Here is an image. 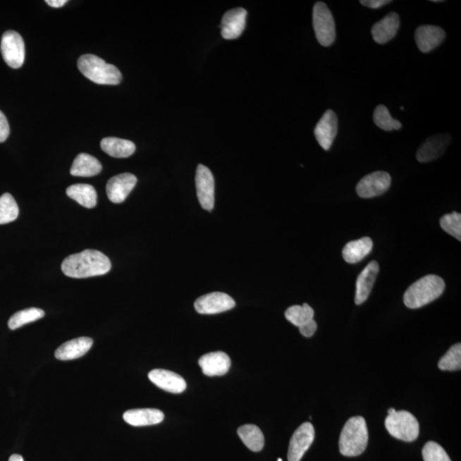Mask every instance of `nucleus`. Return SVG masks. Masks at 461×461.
<instances>
[{"label":"nucleus","instance_id":"1","mask_svg":"<svg viewBox=\"0 0 461 461\" xmlns=\"http://www.w3.org/2000/svg\"><path fill=\"white\" fill-rule=\"evenodd\" d=\"M61 268L68 277L84 278L106 274L110 272L111 262L99 250H86L64 259Z\"/></svg>","mask_w":461,"mask_h":461},{"label":"nucleus","instance_id":"2","mask_svg":"<svg viewBox=\"0 0 461 461\" xmlns=\"http://www.w3.org/2000/svg\"><path fill=\"white\" fill-rule=\"evenodd\" d=\"M445 282L438 275H427L410 286L404 294L403 301L410 309L426 306L442 296Z\"/></svg>","mask_w":461,"mask_h":461},{"label":"nucleus","instance_id":"3","mask_svg":"<svg viewBox=\"0 0 461 461\" xmlns=\"http://www.w3.org/2000/svg\"><path fill=\"white\" fill-rule=\"evenodd\" d=\"M368 430L365 419L361 416L351 418L345 424L339 439V450L343 455L355 457L366 450Z\"/></svg>","mask_w":461,"mask_h":461},{"label":"nucleus","instance_id":"4","mask_svg":"<svg viewBox=\"0 0 461 461\" xmlns=\"http://www.w3.org/2000/svg\"><path fill=\"white\" fill-rule=\"evenodd\" d=\"M78 68L84 76L99 85H118L123 79L120 70L95 55L87 54L78 60Z\"/></svg>","mask_w":461,"mask_h":461},{"label":"nucleus","instance_id":"5","mask_svg":"<svg viewBox=\"0 0 461 461\" xmlns=\"http://www.w3.org/2000/svg\"><path fill=\"white\" fill-rule=\"evenodd\" d=\"M386 427L392 436L404 442H412L418 438L419 434L417 419L407 411H395L388 415Z\"/></svg>","mask_w":461,"mask_h":461},{"label":"nucleus","instance_id":"6","mask_svg":"<svg viewBox=\"0 0 461 461\" xmlns=\"http://www.w3.org/2000/svg\"><path fill=\"white\" fill-rule=\"evenodd\" d=\"M313 25L317 40L323 47H330L336 39V26L333 14L323 2L314 6Z\"/></svg>","mask_w":461,"mask_h":461},{"label":"nucleus","instance_id":"7","mask_svg":"<svg viewBox=\"0 0 461 461\" xmlns=\"http://www.w3.org/2000/svg\"><path fill=\"white\" fill-rule=\"evenodd\" d=\"M1 54L4 60L12 68L23 66L25 60V44L22 36L13 30L6 31L2 36Z\"/></svg>","mask_w":461,"mask_h":461},{"label":"nucleus","instance_id":"8","mask_svg":"<svg viewBox=\"0 0 461 461\" xmlns=\"http://www.w3.org/2000/svg\"><path fill=\"white\" fill-rule=\"evenodd\" d=\"M235 301L223 293H212L197 298L194 307L201 314H216L226 312L235 307Z\"/></svg>","mask_w":461,"mask_h":461},{"label":"nucleus","instance_id":"9","mask_svg":"<svg viewBox=\"0 0 461 461\" xmlns=\"http://www.w3.org/2000/svg\"><path fill=\"white\" fill-rule=\"evenodd\" d=\"M391 177L389 173L378 171L362 178L357 187L359 197L371 198L382 195L389 190Z\"/></svg>","mask_w":461,"mask_h":461},{"label":"nucleus","instance_id":"10","mask_svg":"<svg viewBox=\"0 0 461 461\" xmlns=\"http://www.w3.org/2000/svg\"><path fill=\"white\" fill-rule=\"evenodd\" d=\"M196 188L202 208L211 211L214 206V179L212 172L204 165L199 164L197 168Z\"/></svg>","mask_w":461,"mask_h":461},{"label":"nucleus","instance_id":"11","mask_svg":"<svg viewBox=\"0 0 461 461\" xmlns=\"http://www.w3.org/2000/svg\"><path fill=\"white\" fill-rule=\"evenodd\" d=\"M314 436L315 431L312 424L305 422L299 426L290 439L288 460L300 461L312 445Z\"/></svg>","mask_w":461,"mask_h":461},{"label":"nucleus","instance_id":"12","mask_svg":"<svg viewBox=\"0 0 461 461\" xmlns=\"http://www.w3.org/2000/svg\"><path fill=\"white\" fill-rule=\"evenodd\" d=\"M137 184V178L132 173H124L112 177L106 185V192L112 203H123Z\"/></svg>","mask_w":461,"mask_h":461},{"label":"nucleus","instance_id":"13","mask_svg":"<svg viewBox=\"0 0 461 461\" xmlns=\"http://www.w3.org/2000/svg\"><path fill=\"white\" fill-rule=\"evenodd\" d=\"M452 137L448 133H441L429 137L422 144L416 154L419 163H428L443 156L451 143Z\"/></svg>","mask_w":461,"mask_h":461},{"label":"nucleus","instance_id":"14","mask_svg":"<svg viewBox=\"0 0 461 461\" xmlns=\"http://www.w3.org/2000/svg\"><path fill=\"white\" fill-rule=\"evenodd\" d=\"M338 121L333 111H326L314 128L318 143L325 151H329L338 133Z\"/></svg>","mask_w":461,"mask_h":461},{"label":"nucleus","instance_id":"15","mask_svg":"<svg viewBox=\"0 0 461 461\" xmlns=\"http://www.w3.org/2000/svg\"><path fill=\"white\" fill-rule=\"evenodd\" d=\"M247 11L244 8L230 10L223 16L221 21V35L226 39L240 37L245 27Z\"/></svg>","mask_w":461,"mask_h":461},{"label":"nucleus","instance_id":"16","mask_svg":"<svg viewBox=\"0 0 461 461\" xmlns=\"http://www.w3.org/2000/svg\"><path fill=\"white\" fill-rule=\"evenodd\" d=\"M149 379L160 389L180 394L187 389V383L180 375L164 369H155L149 371Z\"/></svg>","mask_w":461,"mask_h":461},{"label":"nucleus","instance_id":"17","mask_svg":"<svg viewBox=\"0 0 461 461\" xmlns=\"http://www.w3.org/2000/svg\"><path fill=\"white\" fill-rule=\"evenodd\" d=\"M446 37L442 27L434 25L419 26L415 32V42L420 51L424 54L434 50Z\"/></svg>","mask_w":461,"mask_h":461},{"label":"nucleus","instance_id":"18","mask_svg":"<svg viewBox=\"0 0 461 461\" xmlns=\"http://www.w3.org/2000/svg\"><path fill=\"white\" fill-rule=\"evenodd\" d=\"M379 272V264L377 262L373 261L359 273L357 281V290H355V305H362L367 300L371 290H373L374 283L377 280Z\"/></svg>","mask_w":461,"mask_h":461},{"label":"nucleus","instance_id":"19","mask_svg":"<svg viewBox=\"0 0 461 461\" xmlns=\"http://www.w3.org/2000/svg\"><path fill=\"white\" fill-rule=\"evenodd\" d=\"M198 364L205 375L214 377L228 374L230 367V359L224 352H211L203 355Z\"/></svg>","mask_w":461,"mask_h":461},{"label":"nucleus","instance_id":"20","mask_svg":"<svg viewBox=\"0 0 461 461\" xmlns=\"http://www.w3.org/2000/svg\"><path fill=\"white\" fill-rule=\"evenodd\" d=\"M94 345L90 338L82 337L64 343L55 351V357L59 361H71L84 357Z\"/></svg>","mask_w":461,"mask_h":461},{"label":"nucleus","instance_id":"21","mask_svg":"<svg viewBox=\"0 0 461 461\" xmlns=\"http://www.w3.org/2000/svg\"><path fill=\"white\" fill-rule=\"evenodd\" d=\"M399 26V15L395 12L388 14L371 27L374 42L381 44L389 42L398 34Z\"/></svg>","mask_w":461,"mask_h":461},{"label":"nucleus","instance_id":"22","mask_svg":"<svg viewBox=\"0 0 461 461\" xmlns=\"http://www.w3.org/2000/svg\"><path fill=\"white\" fill-rule=\"evenodd\" d=\"M123 419L133 426H153L163 422L164 414L156 408H139L125 412Z\"/></svg>","mask_w":461,"mask_h":461},{"label":"nucleus","instance_id":"23","mask_svg":"<svg viewBox=\"0 0 461 461\" xmlns=\"http://www.w3.org/2000/svg\"><path fill=\"white\" fill-rule=\"evenodd\" d=\"M373 247V240L368 237L349 242L343 250V259L348 264H358L371 253Z\"/></svg>","mask_w":461,"mask_h":461},{"label":"nucleus","instance_id":"24","mask_svg":"<svg viewBox=\"0 0 461 461\" xmlns=\"http://www.w3.org/2000/svg\"><path fill=\"white\" fill-rule=\"evenodd\" d=\"M100 145L105 153L116 159H126L132 156L136 149L132 141L115 137H104Z\"/></svg>","mask_w":461,"mask_h":461},{"label":"nucleus","instance_id":"25","mask_svg":"<svg viewBox=\"0 0 461 461\" xmlns=\"http://www.w3.org/2000/svg\"><path fill=\"white\" fill-rule=\"evenodd\" d=\"M102 171V165L96 157L82 153L76 156L72 164L70 173L74 176L92 177Z\"/></svg>","mask_w":461,"mask_h":461},{"label":"nucleus","instance_id":"26","mask_svg":"<svg viewBox=\"0 0 461 461\" xmlns=\"http://www.w3.org/2000/svg\"><path fill=\"white\" fill-rule=\"evenodd\" d=\"M67 195L83 207L94 208L97 204V192L94 187L87 184H75L67 188Z\"/></svg>","mask_w":461,"mask_h":461},{"label":"nucleus","instance_id":"27","mask_svg":"<svg viewBox=\"0 0 461 461\" xmlns=\"http://www.w3.org/2000/svg\"><path fill=\"white\" fill-rule=\"evenodd\" d=\"M238 434L240 436L242 442L249 450L253 452H259L264 447L265 439L260 428L254 424H245L238 428Z\"/></svg>","mask_w":461,"mask_h":461},{"label":"nucleus","instance_id":"28","mask_svg":"<svg viewBox=\"0 0 461 461\" xmlns=\"http://www.w3.org/2000/svg\"><path fill=\"white\" fill-rule=\"evenodd\" d=\"M44 316V312L38 307H30V309L19 311L12 315L8 322L11 330H17L28 323L35 322Z\"/></svg>","mask_w":461,"mask_h":461},{"label":"nucleus","instance_id":"29","mask_svg":"<svg viewBox=\"0 0 461 461\" xmlns=\"http://www.w3.org/2000/svg\"><path fill=\"white\" fill-rule=\"evenodd\" d=\"M287 321L291 324L300 327L314 319V311L309 305H294L289 307L285 313Z\"/></svg>","mask_w":461,"mask_h":461},{"label":"nucleus","instance_id":"30","mask_svg":"<svg viewBox=\"0 0 461 461\" xmlns=\"http://www.w3.org/2000/svg\"><path fill=\"white\" fill-rule=\"evenodd\" d=\"M19 208L17 202L10 193L0 197V225L11 223L18 219Z\"/></svg>","mask_w":461,"mask_h":461},{"label":"nucleus","instance_id":"31","mask_svg":"<svg viewBox=\"0 0 461 461\" xmlns=\"http://www.w3.org/2000/svg\"><path fill=\"white\" fill-rule=\"evenodd\" d=\"M374 121L375 124L384 131L398 130L402 128V123L392 118L389 110L384 105H379L375 109Z\"/></svg>","mask_w":461,"mask_h":461},{"label":"nucleus","instance_id":"32","mask_svg":"<svg viewBox=\"0 0 461 461\" xmlns=\"http://www.w3.org/2000/svg\"><path fill=\"white\" fill-rule=\"evenodd\" d=\"M438 367L442 371H459L461 367V345L452 346L440 359Z\"/></svg>","mask_w":461,"mask_h":461},{"label":"nucleus","instance_id":"33","mask_svg":"<svg viewBox=\"0 0 461 461\" xmlns=\"http://www.w3.org/2000/svg\"><path fill=\"white\" fill-rule=\"evenodd\" d=\"M441 228L450 235L461 240V214L458 212L445 214L440 220Z\"/></svg>","mask_w":461,"mask_h":461},{"label":"nucleus","instance_id":"34","mask_svg":"<svg viewBox=\"0 0 461 461\" xmlns=\"http://www.w3.org/2000/svg\"><path fill=\"white\" fill-rule=\"evenodd\" d=\"M424 461H451L442 446L435 442H428L422 450Z\"/></svg>","mask_w":461,"mask_h":461},{"label":"nucleus","instance_id":"35","mask_svg":"<svg viewBox=\"0 0 461 461\" xmlns=\"http://www.w3.org/2000/svg\"><path fill=\"white\" fill-rule=\"evenodd\" d=\"M10 135V126L6 116L0 111V143L5 142Z\"/></svg>","mask_w":461,"mask_h":461},{"label":"nucleus","instance_id":"36","mask_svg":"<svg viewBox=\"0 0 461 461\" xmlns=\"http://www.w3.org/2000/svg\"><path fill=\"white\" fill-rule=\"evenodd\" d=\"M316 330L317 323L315 322L314 319H311V321L306 323V324L299 327V331H300L301 334L303 337L306 338L312 337Z\"/></svg>","mask_w":461,"mask_h":461},{"label":"nucleus","instance_id":"37","mask_svg":"<svg viewBox=\"0 0 461 461\" xmlns=\"http://www.w3.org/2000/svg\"><path fill=\"white\" fill-rule=\"evenodd\" d=\"M391 3V0H362L361 4L364 6L371 9H379V8Z\"/></svg>","mask_w":461,"mask_h":461},{"label":"nucleus","instance_id":"38","mask_svg":"<svg viewBox=\"0 0 461 461\" xmlns=\"http://www.w3.org/2000/svg\"><path fill=\"white\" fill-rule=\"evenodd\" d=\"M67 0H47L46 3L48 6L54 8H60L66 5Z\"/></svg>","mask_w":461,"mask_h":461},{"label":"nucleus","instance_id":"39","mask_svg":"<svg viewBox=\"0 0 461 461\" xmlns=\"http://www.w3.org/2000/svg\"><path fill=\"white\" fill-rule=\"evenodd\" d=\"M9 461H24L21 455H12L10 457Z\"/></svg>","mask_w":461,"mask_h":461},{"label":"nucleus","instance_id":"40","mask_svg":"<svg viewBox=\"0 0 461 461\" xmlns=\"http://www.w3.org/2000/svg\"><path fill=\"white\" fill-rule=\"evenodd\" d=\"M395 412V408H390V410H388V414H393V412Z\"/></svg>","mask_w":461,"mask_h":461},{"label":"nucleus","instance_id":"41","mask_svg":"<svg viewBox=\"0 0 461 461\" xmlns=\"http://www.w3.org/2000/svg\"><path fill=\"white\" fill-rule=\"evenodd\" d=\"M278 461H282V460H281V459H278Z\"/></svg>","mask_w":461,"mask_h":461}]
</instances>
